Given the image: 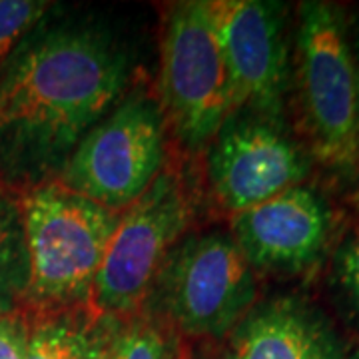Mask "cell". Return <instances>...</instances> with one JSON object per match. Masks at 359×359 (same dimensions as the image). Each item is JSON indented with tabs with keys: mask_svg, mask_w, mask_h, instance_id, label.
Masks as SVG:
<instances>
[{
	"mask_svg": "<svg viewBox=\"0 0 359 359\" xmlns=\"http://www.w3.org/2000/svg\"><path fill=\"white\" fill-rule=\"evenodd\" d=\"M126 80V56L96 26L30 36L0 78V172L30 188L58 178L78 142L114 110Z\"/></svg>",
	"mask_w": 359,
	"mask_h": 359,
	"instance_id": "1",
	"label": "cell"
},
{
	"mask_svg": "<svg viewBox=\"0 0 359 359\" xmlns=\"http://www.w3.org/2000/svg\"><path fill=\"white\" fill-rule=\"evenodd\" d=\"M26 248V316L90 304L94 280L120 212L54 184L28 188L18 200Z\"/></svg>",
	"mask_w": 359,
	"mask_h": 359,
	"instance_id": "2",
	"label": "cell"
},
{
	"mask_svg": "<svg viewBox=\"0 0 359 359\" xmlns=\"http://www.w3.org/2000/svg\"><path fill=\"white\" fill-rule=\"evenodd\" d=\"M297 94L311 154L351 170L359 160V72L335 4L311 0L299 6Z\"/></svg>",
	"mask_w": 359,
	"mask_h": 359,
	"instance_id": "3",
	"label": "cell"
},
{
	"mask_svg": "<svg viewBox=\"0 0 359 359\" xmlns=\"http://www.w3.org/2000/svg\"><path fill=\"white\" fill-rule=\"evenodd\" d=\"M256 269L233 238L210 231L182 240L170 252L148 299L174 332L222 337L256 306Z\"/></svg>",
	"mask_w": 359,
	"mask_h": 359,
	"instance_id": "4",
	"label": "cell"
},
{
	"mask_svg": "<svg viewBox=\"0 0 359 359\" xmlns=\"http://www.w3.org/2000/svg\"><path fill=\"white\" fill-rule=\"evenodd\" d=\"M160 110L184 146L200 150L236 114L210 0L180 2L162 39Z\"/></svg>",
	"mask_w": 359,
	"mask_h": 359,
	"instance_id": "5",
	"label": "cell"
},
{
	"mask_svg": "<svg viewBox=\"0 0 359 359\" xmlns=\"http://www.w3.org/2000/svg\"><path fill=\"white\" fill-rule=\"evenodd\" d=\"M194 218V202L180 174L162 170L136 202L122 210L90 294L102 316L140 313L156 276Z\"/></svg>",
	"mask_w": 359,
	"mask_h": 359,
	"instance_id": "6",
	"label": "cell"
},
{
	"mask_svg": "<svg viewBox=\"0 0 359 359\" xmlns=\"http://www.w3.org/2000/svg\"><path fill=\"white\" fill-rule=\"evenodd\" d=\"M166 158V120L158 102L130 96L78 142L58 184L112 212L150 188Z\"/></svg>",
	"mask_w": 359,
	"mask_h": 359,
	"instance_id": "7",
	"label": "cell"
},
{
	"mask_svg": "<svg viewBox=\"0 0 359 359\" xmlns=\"http://www.w3.org/2000/svg\"><path fill=\"white\" fill-rule=\"evenodd\" d=\"M230 74L236 114L282 122L290 84V50L282 4L268 0H210Z\"/></svg>",
	"mask_w": 359,
	"mask_h": 359,
	"instance_id": "8",
	"label": "cell"
},
{
	"mask_svg": "<svg viewBox=\"0 0 359 359\" xmlns=\"http://www.w3.org/2000/svg\"><path fill=\"white\" fill-rule=\"evenodd\" d=\"M308 172V154L282 122L245 112L219 128L208 156L210 188L231 216L299 186Z\"/></svg>",
	"mask_w": 359,
	"mask_h": 359,
	"instance_id": "9",
	"label": "cell"
},
{
	"mask_svg": "<svg viewBox=\"0 0 359 359\" xmlns=\"http://www.w3.org/2000/svg\"><path fill=\"white\" fill-rule=\"evenodd\" d=\"M332 231L330 208L311 188L285 192L231 216V238L254 269L299 273L320 262Z\"/></svg>",
	"mask_w": 359,
	"mask_h": 359,
	"instance_id": "10",
	"label": "cell"
},
{
	"mask_svg": "<svg viewBox=\"0 0 359 359\" xmlns=\"http://www.w3.org/2000/svg\"><path fill=\"white\" fill-rule=\"evenodd\" d=\"M226 359H344L337 335L297 297L254 306L230 332Z\"/></svg>",
	"mask_w": 359,
	"mask_h": 359,
	"instance_id": "11",
	"label": "cell"
},
{
	"mask_svg": "<svg viewBox=\"0 0 359 359\" xmlns=\"http://www.w3.org/2000/svg\"><path fill=\"white\" fill-rule=\"evenodd\" d=\"M26 321V359H100L102 355L104 316L90 308V304L86 308L30 313Z\"/></svg>",
	"mask_w": 359,
	"mask_h": 359,
	"instance_id": "12",
	"label": "cell"
},
{
	"mask_svg": "<svg viewBox=\"0 0 359 359\" xmlns=\"http://www.w3.org/2000/svg\"><path fill=\"white\" fill-rule=\"evenodd\" d=\"M100 359H188L176 332L154 316H104Z\"/></svg>",
	"mask_w": 359,
	"mask_h": 359,
	"instance_id": "13",
	"label": "cell"
},
{
	"mask_svg": "<svg viewBox=\"0 0 359 359\" xmlns=\"http://www.w3.org/2000/svg\"><path fill=\"white\" fill-rule=\"evenodd\" d=\"M26 276L25 231L18 202L0 194V316L20 309Z\"/></svg>",
	"mask_w": 359,
	"mask_h": 359,
	"instance_id": "14",
	"label": "cell"
},
{
	"mask_svg": "<svg viewBox=\"0 0 359 359\" xmlns=\"http://www.w3.org/2000/svg\"><path fill=\"white\" fill-rule=\"evenodd\" d=\"M48 8L50 2L42 0H0V60L32 32Z\"/></svg>",
	"mask_w": 359,
	"mask_h": 359,
	"instance_id": "15",
	"label": "cell"
},
{
	"mask_svg": "<svg viewBox=\"0 0 359 359\" xmlns=\"http://www.w3.org/2000/svg\"><path fill=\"white\" fill-rule=\"evenodd\" d=\"M28 358V321L22 311L0 316V359Z\"/></svg>",
	"mask_w": 359,
	"mask_h": 359,
	"instance_id": "16",
	"label": "cell"
},
{
	"mask_svg": "<svg viewBox=\"0 0 359 359\" xmlns=\"http://www.w3.org/2000/svg\"><path fill=\"white\" fill-rule=\"evenodd\" d=\"M335 269L344 292L359 309V233L339 250Z\"/></svg>",
	"mask_w": 359,
	"mask_h": 359,
	"instance_id": "17",
	"label": "cell"
},
{
	"mask_svg": "<svg viewBox=\"0 0 359 359\" xmlns=\"http://www.w3.org/2000/svg\"><path fill=\"white\" fill-rule=\"evenodd\" d=\"M358 132H359V124H358Z\"/></svg>",
	"mask_w": 359,
	"mask_h": 359,
	"instance_id": "18",
	"label": "cell"
},
{
	"mask_svg": "<svg viewBox=\"0 0 359 359\" xmlns=\"http://www.w3.org/2000/svg\"><path fill=\"white\" fill-rule=\"evenodd\" d=\"M358 359H359V355H358Z\"/></svg>",
	"mask_w": 359,
	"mask_h": 359,
	"instance_id": "19",
	"label": "cell"
}]
</instances>
